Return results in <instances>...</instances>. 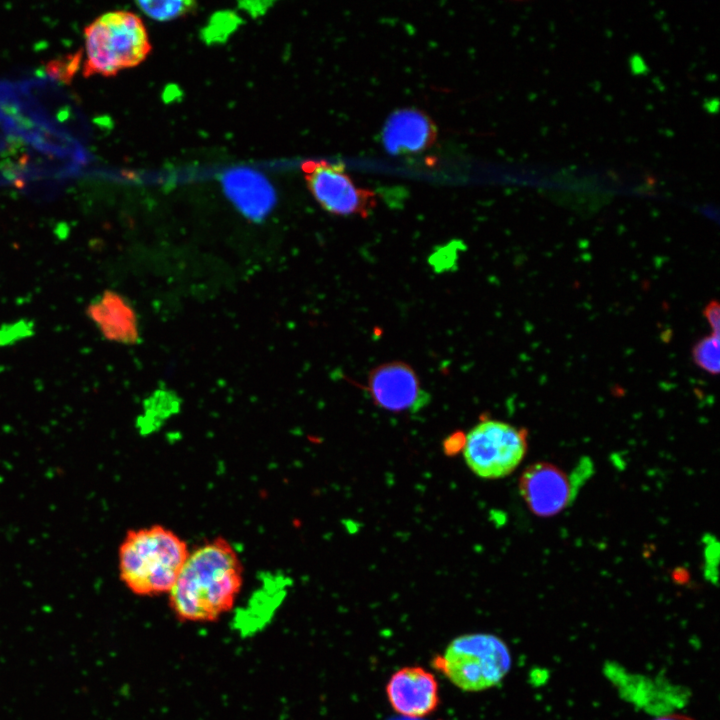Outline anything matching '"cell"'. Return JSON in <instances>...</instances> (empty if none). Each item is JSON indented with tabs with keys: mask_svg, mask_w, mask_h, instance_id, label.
<instances>
[{
	"mask_svg": "<svg viewBox=\"0 0 720 720\" xmlns=\"http://www.w3.org/2000/svg\"><path fill=\"white\" fill-rule=\"evenodd\" d=\"M243 583V566L224 538L211 539L188 557L169 591L175 614L185 621L215 620L232 608Z\"/></svg>",
	"mask_w": 720,
	"mask_h": 720,
	"instance_id": "cell-1",
	"label": "cell"
},
{
	"mask_svg": "<svg viewBox=\"0 0 720 720\" xmlns=\"http://www.w3.org/2000/svg\"><path fill=\"white\" fill-rule=\"evenodd\" d=\"M189 552L186 542L165 526L131 529L118 550L120 580L136 595L168 594Z\"/></svg>",
	"mask_w": 720,
	"mask_h": 720,
	"instance_id": "cell-2",
	"label": "cell"
},
{
	"mask_svg": "<svg viewBox=\"0 0 720 720\" xmlns=\"http://www.w3.org/2000/svg\"><path fill=\"white\" fill-rule=\"evenodd\" d=\"M85 60L82 74L113 76L141 63L150 51L142 20L129 11H112L84 28Z\"/></svg>",
	"mask_w": 720,
	"mask_h": 720,
	"instance_id": "cell-3",
	"label": "cell"
},
{
	"mask_svg": "<svg viewBox=\"0 0 720 720\" xmlns=\"http://www.w3.org/2000/svg\"><path fill=\"white\" fill-rule=\"evenodd\" d=\"M511 664L506 643L488 633L458 636L432 659L437 671L466 692H479L497 685L508 674Z\"/></svg>",
	"mask_w": 720,
	"mask_h": 720,
	"instance_id": "cell-4",
	"label": "cell"
},
{
	"mask_svg": "<svg viewBox=\"0 0 720 720\" xmlns=\"http://www.w3.org/2000/svg\"><path fill=\"white\" fill-rule=\"evenodd\" d=\"M464 458L479 477L498 479L513 472L527 450V432L509 423L486 419L464 438Z\"/></svg>",
	"mask_w": 720,
	"mask_h": 720,
	"instance_id": "cell-5",
	"label": "cell"
},
{
	"mask_svg": "<svg viewBox=\"0 0 720 720\" xmlns=\"http://www.w3.org/2000/svg\"><path fill=\"white\" fill-rule=\"evenodd\" d=\"M303 171L314 199L330 214L366 218L375 209V193L358 187L343 164L308 161L303 165Z\"/></svg>",
	"mask_w": 720,
	"mask_h": 720,
	"instance_id": "cell-6",
	"label": "cell"
},
{
	"mask_svg": "<svg viewBox=\"0 0 720 720\" xmlns=\"http://www.w3.org/2000/svg\"><path fill=\"white\" fill-rule=\"evenodd\" d=\"M367 391L375 405L394 413L416 412L430 400L413 367L398 360L370 370Z\"/></svg>",
	"mask_w": 720,
	"mask_h": 720,
	"instance_id": "cell-7",
	"label": "cell"
},
{
	"mask_svg": "<svg viewBox=\"0 0 720 720\" xmlns=\"http://www.w3.org/2000/svg\"><path fill=\"white\" fill-rule=\"evenodd\" d=\"M578 485L573 477L550 463L527 467L519 481L520 494L529 509L542 517L553 516L571 503Z\"/></svg>",
	"mask_w": 720,
	"mask_h": 720,
	"instance_id": "cell-8",
	"label": "cell"
},
{
	"mask_svg": "<svg viewBox=\"0 0 720 720\" xmlns=\"http://www.w3.org/2000/svg\"><path fill=\"white\" fill-rule=\"evenodd\" d=\"M385 690L392 709L408 719L427 717L439 706L437 679L420 666H406L397 670L391 675Z\"/></svg>",
	"mask_w": 720,
	"mask_h": 720,
	"instance_id": "cell-9",
	"label": "cell"
},
{
	"mask_svg": "<svg viewBox=\"0 0 720 720\" xmlns=\"http://www.w3.org/2000/svg\"><path fill=\"white\" fill-rule=\"evenodd\" d=\"M437 138V127L432 119L416 108H401L386 119L381 139L390 155L415 154L430 148Z\"/></svg>",
	"mask_w": 720,
	"mask_h": 720,
	"instance_id": "cell-10",
	"label": "cell"
},
{
	"mask_svg": "<svg viewBox=\"0 0 720 720\" xmlns=\"http://www.w3.org/2000/svg\"><path fill=\"white\" fill-rule=\"evenodd\" d=\"M89 319L110 341L135 344L139 339L138 320L134 308L119 293L106 290L87 307Z\"/></svg>",
	"mask_w": 720,
	"mask_h": 720,
	"instance_id": "cell-11",
	"label": "cell"
},
{
	"mask_svg": "<svg viewBox=\"0 0 720 720\" xmlns=\"http://www.w3.org/2000/svg\"><path fill=\"white\" fill-rule=\"evenodd\" d=\"M226 194L248 217L258 219L266 215L275 201L270 183L251 169H234L223 177Z\"/></svg>",
	"mask_w": 720,
	"mask_h": 720,
	"instance_id": "cell-12",
	"label": "cell"
},
{
	"mask_svg": "<svg viewBox=\"0 0 720 720\" xmlns=\"http://www.w3.org/2000/svg\"><path fill=\"white\" fill-rule=\"evenodd\" d=\"M719 333H712L698 341L692 350L695 364L709 374L719 373L720 360Z\"/></svg>",
	"mask_w": 720,
	"mask_h": 720,
	"instance_id": "cell-13",
	"label": "cell"
},
{
	"mask_svg": "<svg viewBox=\"0 0 720 720\" xmlns=\"http://www.w3.org/2000/svg\"><path fill=\"white\" fill-rule=\"evenodd\" d=\"M140 9L149 17L158 21H168L190 12L195 3L193 1H140Z\"/></svg>",
	"mask_w": 720,
	"mask_h": 720,
	"instance_id": "cell-14",
	"label": "cell"
},
{
	"mask_svg": "<svg viewBox=\"0 0 720 720\" xmlns=\"http://www.w3.org/2000/svg\"><path fill=\"white\" fill-rule=\"evenodd\" d=\"M704 315L710 324L711 328H713V333H719L720 328V309L719 304L716 301L710 302L705 310Z\"/></svg>",
	"mask_w": 720,
	"mask_h": 720,
	"instance_id": "cell-15",
	"label": "cell"
},
{
	"mask_svg": "<svg viewBox=\"0 0 720 720\" xmlns=\"http://www.w3.org/2000/svg\"><path fill=\"white\" fill-rule=\"evenodd\" d=\"M705 559H706V569L710 572V575L713 574L712 568L716 570L717 567V559H718V545L717 542H712V539L710 538L709 541H706V547L704 550Z\"/></svg>",
	"mask_w": 720,
	"mask_h": 720,
	"instance_id": "cell-16",
	"label": "cell"
},
{
	"mask_svg": "<svg viewBox=\"0 0 720 720\" xmlns=\"http://www.w3.org/2000/svg\"><path fill=\"white\" fill-rule=\"evenodd\" d=\"M655 720H694V719L685 714H668V715L658 717Z\"/></svg>",
	"mask_w": 720,
	"mask_h": 720,
	"instance_id": "cell-17",
	"label": "cell"
}]
</instances>
